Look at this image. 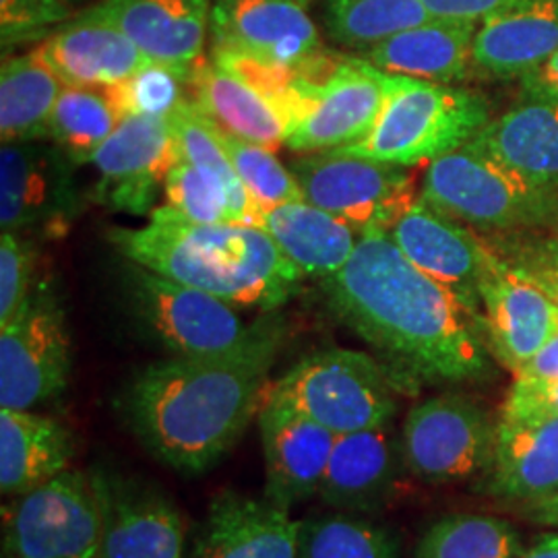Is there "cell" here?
Returning a JSON list of instances; mask_svg holds the SVG:
<instances>
[{
  "label": "cell",
  "mask_w": 558,
  "mask_h": 558,
  "mask_svg": "<svg viewBox=\"0 0 558 558\" xmlns=\"http://www.w3.org/2000/svg\"><path fill=\"white\" fill-rule=\"evenodd\" d=\"M320 288L329 311L405 379H493L482 315L410 263L387 230L360 232L345 267Z\"/></svg>",
  "instance_id": "1"
},
{
  "label": "cell",
  "mask_w": 558,
  "mask_h": 558,
  "mask_svg": "<svg viewBox=\"0 0 558 558\" xmlns=\"http://www.w3.org/2000/svg\"><path fill=\"white\" fill-rule=\"evenodd\" d=\"M288 331L286 317L271 311L226 352L147 364L120 393L129 430L177 472L211 470L259 416Z\"/></svg>",
  "instance_id": "2"
},
{
  "label": "cell",
  "mask_w": 558,
  "mask_h": 558,
  "mask_svg": "<svg viewBox=\"0 0 558 558\" xmlns=\"http://www.w3.org/2000/svg\"><path fill=\"white\" fill-rule=\"evenodd\" d=\"M110 242L135 265L263 313L278 311L304 279L260 226L193 223L166 205L143 228L110 230Z\"/></svg>",
  "instance_id": "3"
},
{
  "label": "cell",
  "mask_w": 558,
  "mask_h": 558,
  "mask_svg": "<svg viewBox=\"0 0 558 558\" xmlns=\"http://www.w3.org/2000/svg\"><path fill=\"white\" fill-rule=\"evenodd\" d=\"M420 195L453 220L490 236L553 228L558 216V191L519 177L474 143L430 161Z\"/></svg>",
  "instance_id": "4"
},
{
  "label": "cell",
  "mask_w": 558,
  "mask_h": 558,
  "mask_svg": "<svg viewBox=\"0 0 558 558\" xmlns=\"http://www.w3.org/2000/svg\"><path fill=\"white\" fill-rule=\"evenodd\" d=\"M416 383L387 362L348 348L308 354L269 393L296 408L336 435L387 426L398 412L399 396Z\"/></svg>",
  "instance_id": "5"
},
{
  "label": "cell",
  "mask_w": 558,
  "mask_h": 558,
  "mask_svg": "<svg viewBox=\"0 0 558 558\" xmlns=\"http://www.w3.org/2000/svg\"><path fill=\"white\" fill-rule=\"evenodd\" d=\"M391 77V94L371 135L333 151L412 168L468 145L490 122V106L476 92Z\"/></svg>",
  "instance_id": "6"
},
{
  "label": "cell",
  "mask_w": 558,
  "mask_h": 558,
  "mask_svg": "<svg viewBox=\"0 0 558 558\" xmlns=\"http://www.w3.org/2000/svg\"><path fill=\"white\" fill-rule=\"evenodd\" d=\"M100 544L92 472L69 468L2 511V558H100Z\"/></svg>",
  "instance_id": "7"
},
{
  "label": "cell",
  "mask_w": 558,
  "mask_h": 558,
  "mask_svg": "<svg viewBox=\"0 0 558 558\" xmlns=\"http://www.w3.org/2000/svg\"><path fill=\"white\" fill-rule=\"evenodd\" d=\"M71 339L57 288L38 279L17 317L0 327V408L36 410L71 379Z\"/></svg>",
  "instance_id": "8"
},
{
  "label": "cell",
  "mask_w": 558,
  "mask_h": 558,
  "mask_svg": "<svg viewBox=\"0 0 558 558\" xmlns=\"http://www.w3.org/2000/svg\"><path fill=\"white\" fill-rule=\"evenodd\" d=\"M302 197L359 232L391 230L418 199L405 166L343 151L304 154L290 166Z\"/></svg>",
  "instance_id": "9"
},
{
  "label": "cell",
  "mask_w": 558,
  "mask_h": 558,
  "mask_svg": "<svg viewBox=\"0 0 558 558\" xmlns=\"http://www.w3.org/2000/svg\"><path fill=\"white\" fill-rule=\"evenodd\" d=\"M77 163L52 141L0 147V228L23 239L64 236L83 209Z\"/></svg>",
  "instance_id": "10"
},
{
  "label": "cell",
  "mask_w": 558,
  "mask_h": 558,
  "mask_svg": "<svg viewBox=\"0 0 558 558\" xmlns=\"http://www.w3.org/2000/svg\"><path fill=\"white\" fill-rule=\"evenodd\" d=\"M497 424L476 399L445 393L416 403L403 422L410 474L426 484H458L490 465Z\"/></svg>",
  "instance_id": "11"
},
{
  "label": "cell",
  "mask_w": 558,
  "mask_h": 558,
  "mask_svg": "<svg viewBox=\"0 0 558 558\" xmlns=\"http://www.w3.org/2000/svg\"><path fill=\"white\" fill-rule=\"evenodd\" d=\"M126 296L141 325L172 356L220 354L240 343L251 329L234 304L135 263L126 271Z\"/></svg>",
  "instance_id": "12"
},
{
  "label": "cell",
  "mask_w": 558,
  "mask_h": 558,
  "mask_svg": "<svg viewBox=\"0 0 558 558\" xmlns=\"http://www.w3.org/2000/svg\"><path fill=\"white\" fill-rule=\"evenodd\" d=\"M391 80L362 57H341L323 83L304 80L306 108L286 147L296 154H319L366 140L391 94Z\"/></svg>",
  "instance_id": "13"
},
{
  "label": "cell",
  "mask_w": 558,
  "mask_h": 558,
  "mask_svg": "<svg viewBox=\"0 0 558 558\" xmlns=\"http://www.w3.org/2000/svg\"><path fill=\"white\" fill-rule=\"evenodd\" d=\"M182 160L168 119L126 117L92 158V199L126 216H151L166 177Z\"/></svg>",
  "instance_id": "14"
},
{
  "label": "cell",
  "mask_w": 558,
  "mask_h": 558,
  "mask_svg": "<svg viewBox=\"0 0 558 558\" xmlns=\"http://www.w3.org/2000/svg\"><path fill=\"white\" fill-rule=\"evenodd\" d=\"M480 313L493 356L513 375L558 336L557 304L493 246L480 281Z\"/></svg>",
  "instance_id": "15"
},
{
  "label": "cell",
  "mask_w": 558,
  "mask_h": 558,
  "mask_svg": "<svg viewBox=\"0 0 558 558\" xmlns=\"http://www.w3.org/2000/svg\"><path fill=\"white\" fill-rule=\"evenodd\" d=\"M101 507L100 558H186V525L160 488L94 470Z\"/></svg>",
  "instance_id": "16"
},
{
  "label": "cell",
  "mask_w": 558,
  "mask_h": 558,
  "mask_svg": "<svg viewBox=\"0 0 558 558\" xmlns=\"http://www.w3.org/2000/svg\"><path fill=\"white\" fill-rule=\"evenodd\" d=\"M389 236L420 271L449 288L463 304L480 313V281L490 253L484 236L453 220L422 195L389 230Z\"/></svg>",
  "instance_id": "17"
},
{
  "label": "cell",
  "mask_w": 558,
  "mask_h": 558,
  "mask_svg": "<svg viewBox=\"0 0 558 558\" xmlns=\"http://www.w3.org/2000/svg\"><path fill=\"white\" fill-rule=\"evenodd\" d=\"M265 497L290 509L319 495L338 435L269 391L260 405Z\"/></svg>",
  "instance_id": "18"
},
{
  "label": "cell",
  "mask_w": 558,
  "mask_h": 558,
  "mask_svg": "<svg viewBox=\"0 0 558 558\" xmlns=\"http://www.w3.org/2000/svg\"><path fill=\"white\" fill-rule=\"evenodd\" d=\"M306 9L299 0H216L209 36L214 48L300 69L325 50Z\"/></svg>",
  "instance_id": "19"
},
{
  "label": "cell",
  "mask_w": 558,
  "mask_h": 558,
  "mask_svg": "<svg viewBox=\"0 0 558 558\" xmlns=\"http://www.w3.org/2000/svg\"><path fill=\"white\" fill-rule=\"evenodd\" d=\"M408 472L401 439L389 424L338 435L319 497L338 511L379 513L398 499Z\"/></svg>",
  "instance_id": "20"
},
{
  "label": "cell",
  "mask_w": 558,
  "mask_h": 558,
  "mask_svg": "<svg viewBox=\"0 0 558 558\" xmlns=\"http://www.w3.org/2000/svg\"><path fill=\"white\" fill-rule=\"evenodd\" d=\"M44 57L69 87L108 89L151 64L98 4L62 23L41 44Z\"/></svg>",
  "instance_id": "21"
},
{
  "label": "cell",
  "mask_w": 558,
  "mask_h": 558,
  "mask_svg": "<svg viewBox=\"0 0 558 558\" xmlns=\"http://www.w3.org/2000/svg\"><path fill=\"white\" fill-rule=\"evenodd\" d=\"M189 558H299V521L267 497L223 493L209 505Z\"/></svg>",
  "instance_id": "22"
},
{
  "label": "cell",
  "mask_w": 558,
  "mask_h": 558,
  "mask_svg": "<svg viewBox=\"0 0 558 558\" xmlns=\"http://www.w3.org/2000/svg\"><path fill=\"white\" fill-rule=\"evenodd\" d=\"M558 52V0H518L482 21L472 71L486 80H523Z\"/></svg>",
  "instance_id": "23"
},
{
  "label": "cell",
  "mask_w": 558,
  "mask_h": 558,
  "mask_svg": "<svg viewBox=\"0 0 558 558\" xmlns=\"http://www.w3.org/2000/svg\"><path fill=\"white\" fill-rule=\"evenodd\" d=\"M101 13L156 62L191 71L209 32V0H101Z\"/></svg>",
  "instance_id": "24"
},
{
  "label": "cell",
  "mask_w": 558,
  "mask_h": 558,
  "mask_svg": "<svg viewBox=\"0 0 558 558\" xmlns=\"http://www.w3.org/2000/svg\"><path fill=\"white\" fill-rule=\"evenodd\" d=\"M482 490L509 502L558 493V418H502Z\"/></svg>",
  "instance_id": "25"
},
{
  "label": "cell",
  "mask_w": 558,
  "mask_h": 558,
  "mask_svg": "<svg viewBox=\"0 0 558 558\" xmlns=\"http://www.w3.org/2000/svg\"><path fill=\"white\" fill-rule=\"evenodd\" d=\"M478 149L538 186L558 191V101L530 98L480 131Z\"/></svg>",
  "instance_id": "26"
},
{
  "label": "cell",
  "mask_w": 558,
  "mask_h": 558,
  "mask_svg": "<svg viewBox=\"0 0 558 558\" xmlns=\"http://www.w3.org/2000/svg\"><path fill=\"white\" fill-rule=\"evenodd\" d=\"M476 23L433 20L405 29L360 57L383 73L453 85L472 73Z\"/></svg>",
  "instance_id": "27"
},
{
  "label": "cell",
  "mask_w": 558,
  "mask_h": 558,
  "mask_svg": "<svg viewBox=\"0 0 558 558\" xmlns=\"http://www.w3.org/2000/svg\"><path fill=\"white\" fill-rule=\"evenodd\" d=\"M75 440L59 420L0 408V490L21 497L71 468Z\"/></svg>",
  "instance_id": "28"
},
{
  "label": "cell",
  "mask_w": 558,
  "mask_h": 558,
  "mask_svg": "<svg viewBox=\"0 0 558 558\" xmlns=\"http://www.w3.org/2000/svg\"><path fill=\"white\" fill-rule=\"evenodd\" d=\"M259 226L304 278L325 279L338 274L360 239L354 226L308 201L283 203L260 211Z\"/></svg>",
  "instance_id": "29"
},
{
  "label": "cell",
  "mask_w": 558,
  "mask_h": 558,
  "mask_svg": "<svg viewBox=\"0 0 558 558\" xmlns=\"http://www.w3.org/2000/svg\"><path fill=\"white\" fill-rule=\"evenodd\" d=\"M191 100L221 131L257 143L269 151H278L286 145L290 129L278 108L214 60L201 59L193 66Z\"/></svg>",
  "instance_id": "30"
},
{
  "label": "cell",
  "mask_w": 558,
  "mask_h": 558,
  "mask_svg": "<svg viewBox=\"0 0 558 558\" xmlns=\"http://www.w3.org/2000/svg\"><path fill=\"white\" fill-rule=\"evenodd\" d=\"M64 83L38 48L2 60L0 69V140H48V124Z\"/></svg>",
  "instance_id": "31"
},
{
  "label": "cell",
  "mask_w": 558,
  "mask_h": 558,
  "mask_svg": "<svg viewBox=\"0 0 558 558\" xmlns=\"http://www.w3.org/2000/svg\"><path fill=\"white\" fill-rule=\"evenodd\" d=\"M433 20L424 0H325L323 13L327 36L360 54Z\"/></svg>",
  "instance_id": "32"
},
{
  "label": "cell",
  "mask_w": 558,
  "mask_h": 558,
  "mask_svg": "<svg viewBox=\"0 0 558 558\" xmlns=\"http://www.w3.org/2000/svg\"><path fill=\"white\" fill-rule=\"evenodd\" d=\"M168 122L174 131L182 160L216 177L226 186L232 207V221L259 226L260 209L251 199L228 158L218 126L201 112L199 106L193 100L184 101L172 117H168Z\"/></svg>",
  "instance_id": "33"
},
{
  "label": "cell",
  "mask_w": 558,
  "mask_h": 558,
  "mask_svg": "<svg viewBox=\"0 0 558 558\" xmlns=\"http://www.w3.org/2000/svg\"><path fill=\"white\" fill-rule=\"evenodd\" d=\"M120 120L119 110L106 89L64 85L50 117L48 141L77 166H83L110 140Z\"/></svg>",
  "instance_id": "34"
},
{
  "label": "cell",
  "mask_w": 558,
  "mask_h": 558,
  "mask_svg": "<svg viewBox=\"0 0 558 558\" xmlns=\"http://www.w3.org/2000/svg\"><path fill=\"white\" fill-rule=\"evenodd\" d=\"M521 539L513 523L495 515L451 513L420 536L414 558H519Z\"/></svg>",
  "instance_id": "35"
},
{
  "label": "cell",
  "mask_w": 558,
  "mask_h": 558,
  "mask_svg": "<svg viewBox=\"0 0 558 558\" xmlns=\"http://www.w3.org/2000/svg\"><path fill=\"white\" fill-rule=\"evenodd\" d=\"M399 536L359 513H325L299 521V558H398Z\"/></svg>",
  "instance_id": "36"
},
{
  "label": "cell",
  "mask_w": 558,
  "mask_h": 558,
  "mask_svg": "<svg viewBox=\"0 0 558 558\" xmlns=\"http://www.w3.org/2000/svg\"><path fill=\"white\" fill-rule=\"evenodd\" d=\"M218 131L239 179L260 211L274 209L283 203L304 201L299 180L294 179L290 168H286L276 158V151H269L257 143L240 140L228 131H221L220 126Z\"/></svg>",
  "instance_id": "37"
},
{
  "label": "cell",
  "mask_w": 558,
  "mask_h": 558,
  "mask_svg": "<svg viewBox=\"0 0 558 558\" xmlns=\"http://www.w3.org/2000/svg\"><path fill=\"white\" fill-rule=\"evenodd\" d=\"M193 71V69H191ZM191 71L151 62L135 77L120 85L108 87V96L119 110L120 119L126 117H172L191 96Z\"/></svg>",
  "instance_id": "38"
},
{
  "label": "cell",
  "mask_w": 558,
  "mask_h": 558,
  "mask_svg": "<svg viewBox=\"0 0 558 558\" xmlns=\"http://www.w3.org/2000/svg\"><path fill=\"white\" fill-rule=\"evenodd\" d=\"M166 207L193 223L232 221V207L220 180L189 161L180 160L163 182Z\"/></svg>",
  "instance_id": "39"
},
{
  "label": "cell",
  "mask_w": 558,
  "mask_h": 558,
  "mask_svg": "<svg viewBox=\"0 0 558 558\" xmlns=\"http://www.w3.org/2000/svg\"><path fill=\"white\" fill-rule=\"evenodd\" d=\"M36 240L13 232L0 236V327L17 317L38 283Z\"/></svg>",
  "instance_id": "40"
},
{
  "label": "cell",
  "mask_w": 558,
  "mask_h": 558,
  "mask_svg": "<svg viewBox=\"0 0 558 558\" xmlns=\"http://www.w3.org/2000/svg\"><path fill=\"white\" fill-rule=\"evenodd\" d=\"M486 242L502 259L534 279L558 306V234H539L536 230L490 236Z\"/></svg>",
  "instance_id": "41"
},
{
  "label": "cell",
  "mask_w": 558,
  "mask_h": 558,
  "mask_svg": "<svg viewBox=\"0 0 558 558\" xmlns=\"http://www.w3.org/2000/svg\"><path fill=\"white\" fill-rule=\"evenodd\" d=\"M71 20V7L60 0H0L2 50L46 40L52 29Z\"/></svg>",
  "instance_id": "42"
},
{
  "label": "cell",
  "mask_w": 558,
  "mask_h": 558,
  "mask_svg": "<svg viewBox=\"0 0 558 558\" xmlns=\"http://www.w3.org/2000/svg\"><path fill=\"white\" fill-rule=\"evenodd\" d=\"M502 418H558V379L515 377Z\"/></svg>",
  "instance_id": "43"
},
{
  "label": "cell",
  "mask_w": 558,
  "mask_h": 558,
  "mask_svg": "<svg viewBox=\"0 0 558 558\" xmlns=\"http://www.w3.org/2000/svg\"><path fill=\"white\" fill-rule=\"evenodd\" d=\"M518 0H424L435 20L476 23L515 4Z\"/></svg>",
  "instance_id": "44"
},
{
  "label": "cell",
  "mask_w": 558,
  "mask_h": 558,
  "mask_svg": "<svg viewBox=\"0 0 558 558\" xmlns=\"http://www.w3.org/2000/svg\"><path fill=\"white\" fill-rule=\"evenodd\" d=\"M521 87L530 98H544V100L558 101V52L546 60L536 71L525 75Z\"/></svg>",
  "instance_id": "45"
},
{
  "label": "cell",
  "mask_w": 558,
  "mask_h": 558,
  "mask_svg": "<svg viewBox=\"0 0 558 558\" xmlns=\"http://www.w3.org/2000/svg\"><path fill=\"white\" fill-rule=\"evenodd\" d=\"M515 377L558 379V336L550 339L534 359L530 360Z\"/></svg>",
  "instance_id": "46"
},
{
  "label": "cell",
  "mask_w": 558,
  "mask_h": 558,
  "mask_svg": "<svg viewBox=\"0 0 558 558\" xmlns=\"http://www.w3.org/2000/svg\"><path fill=\"white\" fill-rule=\"evenodd\" d=\"M521 515L534 523L542 525H557L558 527V493L544 497V499L530 500L523 502Z\"/></svg>",
  "instance_id": "47"
},
{
  "label": "cell",
  "mask_w": 558,
  "mask_h": 558,
  "mask_svg": "<svg viewBox=\"0 0 558 558\" xmlns=\"http://www.w3.org/2000/svg\"><path fill=\"white\" fill-rule=\"evenodd\" d=\"M519 558H558V532H550L534 539V544L527 550H523Z\"/></svg>",
  "instance_id": "48"
},
{
  "label": "cell",
  "mask_w": 558,
  "mask_h": 558,
  "mask_svg": "<svg viewBox=\"0 0 558 558\" xmlns=\"http://www.w3.org/2000/svg\"><path fill=\"white\" fill-rule=\"evenodd\" d=\"M60 2H64V4L73 7V4H80V2H83V0H60Z\"/></svg>",
  "instance_id": "49"
},
{
  "label": "cell",
  "mask_w": 558,
  "mask_h": 558,
  "mask_svg": "<svg viewBox=\"0 0 558 558\" xmlns=\"http://www.w3.org/2000/svg\"><path fill=\"white\" fill-rule=\"evenodd\" d=\"M300 4H304V7H311L315 0H299Z\"/></svg>",
  "instance_id": "50"
},
{
  "label": "cell",
  "mask_w": 558,
  "mask_h": 558,
  "mask_svg": "<svg viewBox=\"0 0 558 558\" xmlns=\"http://www.w3.org/2000/svg\"><path fill=\"white\" fill-rule=\"evenodd\" d=\"M553 230H555V234H558V216L557 221H555V226H553Z\"/></svg>",
  "instance_id": "51"
}]
</instances>
